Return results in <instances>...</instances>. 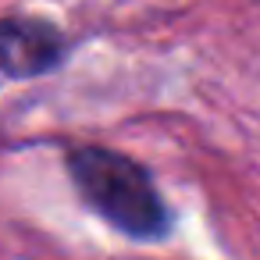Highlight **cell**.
I'll list each match as a JSON object with an SVG mask.
<instances>
[{"mask_svg":"<svg viewBox=\"0 0 260 260\" xmlns=\"http://www.w3.org/2000/svg\"><path fill=\"white\" fill-rule=\"evenodd\" d=\"M64 168L79 200L118 235L136 242H157L168 235V200L136 157L107 146H75L64 153Z\"/></svg>","mask_w":260,"mask_h":260,"instance_id":"cell-1","label":"cell"},{"mask_svg":"<svg viewBox=\"0 0 260 260\" xmlns=\"http://www.w3.org/2000/svg\"><path fill=\"white\" fill-rule=\"evenodd\" d=\"M72 50L68 32L43 15L0 18V89L8 82H29L64 64Z\"/></svg>","mask_w":260,"mask_h":260,"instance_id":"cell-2","label":"cell"}]
</instances>
